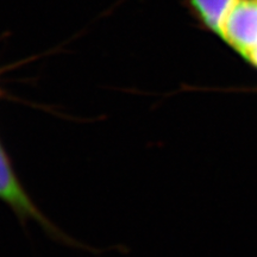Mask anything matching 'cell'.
Wrapping results in <instances>:
<instances>
[{"mask_svg": "<svg viewBox=\"0 0 257 257\" xmlns=\"http://www.w3.org/2000/svg\"><path fill=\"white\" fill-rule=\"evenodd\" d=\"M0 200L5 202L23 223L29 220L35 221L54 238L61 242L78 245V243L61 232L35 205L22 182L19 181L18 176L16 175L11 160L2 142H0Z\"/></svg>", "mask_w": 257, "mask_h": 257, "instance_id": "cell-1", "label": "cell"}, {"mask_svg": "<svg viewBox=\"0 0 257 257\" xmlns=\"http://www.w3.org/2000/svg\"><path fill=\"white\" fill-rule=\"evenodd\" d=\"M243 57L257 48V0H234L218 35Z\"/></svg>", "mask_w": 257, "mask_h": 257, "instance_id": "cell-2", "label": "cell"}, {"mask_svg": "<svg viewBox=\"0 0 257 257\" xmlns=\"http://www.w3.org/2000/svg\"><path fill=\"white\" fill-rule=\"evenodd\" d=\"M234 0H182V5L199 27L219 35Z\"/></svg>", "mask_w": 257, "mask_h": 257, "instance_id": "cell-3", "label": "cell"}, {"mask_svg": "<svg viewBox=\"0 0 257 257\" xmlns=\"http://www.w3.org/2000/svg\"><path fill=\"white\" fill-rule=\"evenodd\" d=\"M244 57H245V59L252 64V66H255L257 68V48H256V49L251 50V51H249V53L246 54V55Z\"/></svg>", "mask_w": 257, "mask_h": 257, "instance_id": "cell-4", "label": "cell"}, {"mask_svg": "<svg viewBox=\"0 0 257 257\" xmlns=\"http://www.w3.org/2000/svg\"><path fill=\"white\" fill-rule=\"evenodd\" d=\"M2 72H3V69H0V74H2ZM3 95V91H2V88H0V96Z\"/></svg>", "mask_w": 257, "mask_h": 257, "instance_id": "cell-5", "label": "cell"}]
</instances>
